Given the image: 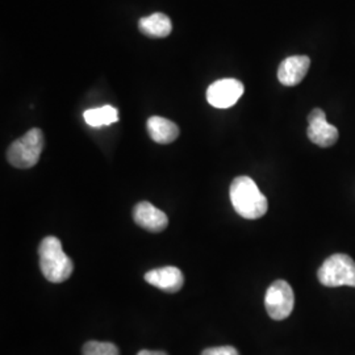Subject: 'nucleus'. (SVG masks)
Returning <instances> with one entry per match:
<instances>
[{
  "instance_id": "nucleus-1",
  "label": "nucleus",
  "mask_w": 355,
  "mask_h": 355,
  "mask_svg": "<svg viewBox=\"0 0 355 355\" xmlns=\"http://www.w3.org/2000/svg\"><path fill=\"white\" fill-rule=\"evenodd\" d=\"M229 193L234 211L243 218L255 220L266 215L268 208L266 196L252 178H236L230 184Z\"/></svg>"
},
{
  "instance_id": "nucleus-2",
  "label": "nucleus",
  "mask_w": 355,
  "mask_h": 355,
  "mask_svg": "<svg viewBox=\"0 0 355 355\" xmlns=\"http://www.w3.org/2000/svg\"><path fill=\"white\" fill-rule=\"evenodd\" d=\"M40 267L44 277L51 283H62L73 274V261L64 254L62 243L53 236L45 237L38 246Z\"/></svg>"
},
{
  "instance_id": "nucleus-3",
  "label": "nucleus",
  "mask_w": 355,
  "mask_h": 355,
  "mask_svg": "<svg viewBox=\"0 0 355 355\" xmlns=\"http://www.w3.org/2000/svg\"><path fill=\"white\" fill-rule=\"evenodd\" d=\"M44 145L45 140L42 130L33 128L8 148V162L17 168H31L37 164Z\"/></svg>"
},
{
  "instance_id": "nucleus-4",
  "label": "nucleus",
  "mask_w": 355,
  "mask_h": 355,
  "mask_svg": "<svg viewBox=\"0 0 355 355\" xmlns=\"http://www.w3.org/2000/svg\"><path fill=\"white\" fill-rule=\"evenodd\" d=\"M318 277L325 287H355L354 259L346 254H333L318 268Z\"/></svg>"
},
{
  "instance_id": "nucleus-5",
  "label": "nucleus",
  "mask_w": 355,
  "mask_h": 355,
  "mask_svg": "<svg viewBox=\"0 0 355 355\" xmlns=\"http://www.w3.org/2000/svg\"><path fill=\"white\" fill-rule=\"evenodd\" d=\"M267 313L272 320H284L293 311L295 296L292 287L286 280H275L268 288L265 296Z\"/></svg>"
},
{
  "instance_id": "nucleus-6",
  "label": "nucleus",
  "mask_w": 355,
  "mask_h": 355,
  "mask_svg": "<svg viewBox=\"0 0 355 355\" xmlns=\"http://www.w3.org/2000/svg\"><path fill=\"white\" fill-rule=\"evenodd\" d=\"M243 91L245 87L240 80L233 78L220 79L207 89V101L215 108L225 110L239 102Z\"/></svg>"
},
{
  "instance_id": "nucleus-7",
  "label": "nucleus",
  "mask_w": 355,
  "mask_h": 355,
  "mask_svg": "<svg viewBox=\"0 0 355 355\" xmlns=\"http://www.w3.org/2000/svg\"><path fill=\"white\" fill-rule=\"evenodd\" d=\"M308 139L321 148L333 146L338 140V129L327 121V114L320 110L315 108L308 116Z\"/></svg>"
},
{
  "instance_id": "nucleus-8",
  "label": "nucleus",
  "mask_w": 355,
  "mask_h": 355,
  "mask_svg": "<svg viewBox=\"0 0 355 355\" xmlns=\"http://www.w3.org/2000/svg\"><path fill=\"white\" fill-rule=\"evenodd\" d=\"M133 218L139 227L153 233H159L168 225V218L165 212L149 202H141L135 207Z\"/></svg>"
},
{
  "instance_id": "nucleus-9",
  "label": "nucleus",
  "mask_w": 355,
  "mask_h": 355,
  "mask_svg": "<svg viewBox=\"0 0 355 355\" xmlns=\"http://www.w3.org/2000/svg\"><path fill=\"white\" fill-rule=\"evenodd\" d=\"M145 280L154 287L168 292L175 293L180 291L184 284V277L182 271L174 266L161 267L154 268L145 274Z\"/></svg>"
},
{
  "instance_id": "nucleus-10",
  "label": "nucleus",
  "mask_w": 355,
  "mask_h": 355,
  "mask_svg": "<svg viewBox=\"0 0 355 355\" xmlns=\"http://www.w3.org/2000/svg\"><path fill=\"white\" fill-rule=\"evenodd\" d=\"M311 66V60L306 55H292L286 58L278 69V79L283 86L293 87L302 83Z\"/></svg>"
},
{
  "instance_id": "nucleus-11",
  "label": "nucleus",
  "mask_w": 355,
  "mask_h": 355,
  "mask_svg": "<svg viewBox=\"0 0 355 355\" xmlns=\"http://www.w3.org/2000/svg\"><path fill=\"white\" fill-rule=\"evenodd\" d=\"M148 132L153 141L157 144H170L177 140L179 128L175 123L161 116H152L148 120Z\"/></svg>"
},
{
  "instance_id": "nucleus-12",
  "label": "nucleus",
  "mask_w": 355,
  "mask_h": 355,
  "mask_svg": "<svg viewBox=\"0 0 355 355\" xmlns=\"http://www.w3.org/2000/svg\"><path fill=\"white\" fill-rule=\"evenodd\" d=\"M141 32L148 37H167L173 31V23L165 13H153L139 21Z\"/></svg>"
},
{
  "instance_id": "nucleus-13",
  "label": "nucleus",
  "mask_w": 355,
  "mask_h": 355,
  "mask_svg": "<svg viewBox=\"0 0 355 355\" xmlns=\"http://www.w3.org/2000/svg\"><path fill=\"white\" fill-rule=\"evenodd\" d=\"M85 121L89 127L98 128L103 125H111L119 121V112L111 105H103L101 108L87 110L85 114Z\"/></svg>"
},
{
  "instance_id": "nucleus-14",
  "label": "nucleus",
  "mask_w": 355,
  "mask_h": 355,
  "mask_svg": "<svg viewBox=\"0 0 355 355\" xmlns=\"http://www.w3.org/2000/svg\"><path fill=\"white\" fill-rule=\"evenodd\" d=\"M83 355H120L117 346L111 343L89 341L82 349Z\"/></svg>"
},
{
  "instance_id": "nucleus-15",
  "label": "nucleus",
  "mask_w": 355,
  "mask_h": 355,
  "mask_svg": "<svg viewBox=\"0 0 355 355\" xmlns=\"http://www.w3.org/2000/svg\"><path fill=\"white\" fill-rule=\"evenodd\" d=\"M202 355H240L237 349L233 346H220V347H209L205 349Z\"/></svg>"
},
{
  "instance_id": "nucleus-16",
  "label": "nucleus",
  "mask_w": 355,
  "mask_h": 355,
  "mask_svg": "<svg viewBox=\"0 0 355 355\" xmlns=\"http://www.w3.org/2000/svg\"><path fill=\"white\" fill-rule=\"evenodd\" d=\"M137 355H167L165 352H155V350H141Z\"/></svg>"
}]
</instances>
